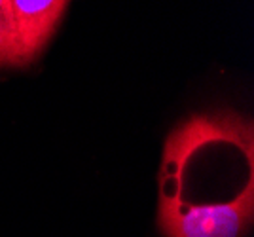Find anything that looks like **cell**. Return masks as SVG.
I'll list each match as a JSON object with an SVG mask.
<instances>
[{"instance_id": "cell-1", "label": "cell", "mask_w": 254, "mask_h": 237, "mask_svg": "<svg viewBox=\"0 0 254 237\" xmlns=\"http://www.w3.org/2000/svg\"><path fill=\"white\" fill-rule=\"evenodd\" d=\"M253 218V175L232 201L188 203L171 195H159L158 226L163 237H245Z\"/></svg>"}, {"instance_id": "cell-2", "label": "cell", "mask_w": 254, "mask_h": 237, "mask_svg": "<svg viewBox=\"0 0 254 237\" xmlns=\"http://www.w3.org/2000/svg\"><path fill=\"white\" fill-rule=\"evenodd\" d=\"M233 142L245 150L247 160L253 162V121H245L239 114L218 112L212 116H193L179 129H175L165 140L161 182L169 178H180V173L188 163L190 156L197 148L212 142Z\"/></svg>"}, {"instance_id": "cell-3", "label": "cell", "mask_w": 254, "mask_h": 237, "mask_svg": "<svg viewBox=\"0 0 254 237\" xmlns=\"http://www.w3.org/2000/svg\"><path fill=\"white\" fill-rule=\"evenodd\" d=\"M70 0H11V19L23 61L29 63L46 48Z\"/></svg>"}, {"instance_id": "cell-4", "label": "cell", "mask_w": 254, "mask_h": 237, "mask_svg": "<svg viewBox=\"0 0 254 237\" xmlns=\"http://www.w3.org/2000/svg\"><path fill=\"white\" fill-rule=\"evenodd\" d=\"M4 65H25V61L13 29V21L0 13V66Z\"/></svg>"}, {"instance_id": "cell-5", "label": "cell", "mask_w": 254, "mask_h": 237, "mask_svg": "<svg viewBox=\"0 0 254 237\" xmlns=\"http://www.w3.org/2000/svg\"><path fill=\"white\" fill-rule=\"evenodd\" d=\"M0 13H4L6 17L11 19V0H0Z\"/></svg>"}]
</instances>
